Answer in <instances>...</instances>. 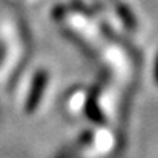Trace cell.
I'll return each instance as SVG.
<instances>
[{
  "label": "cell",
  "mask_w": 158,
  "mask_h": 158,
  "mask_svg": "<svg viewBox=\"0 0 158 158\" xmlns=\"http://www.w3.org/2000/svg\"><path fill=\"white\" fill-rule=\"evenodd\" d=\"M155 80L158 83V54H157V60H155Z\"/></svg>",
  "instance_id": "cell-3"
},
{
  "label": "cell",
  "mask_w": 158,
  "mask_h": 158,
  "mask_svg": "<svg viewBox=\"0 0 158 158\" xmlns=\"http://www.w3.org/2000/svg\"><path fill=\"white\" fill-rule=\"evenodd\" d=\"M117 12H118V15L123 19L124 25H126L129 29H135V28H137V23H135V17H134V14H132V12H131L123 3L117 5Z\"/></svg>",
  "instance_id": "cell-2"
},
{
  "label": "cell",
  "mask_w": 158,
  "mask_h": 158,
  "mask_svg": "<svg viewBox=\"0 0 158 158\" xmlns=\"http://www.w3.org/2000/svg\"><path fill=\"white\" fill-rule=\"evenodd\" d=\"M46 81H48V74H46L45 71H39L37 75L34 77L32 88H31V92H29V97H28V102H26L28 112L35 110V107H37L40 98H42V92H43V89H45Z\"/></svg>",
  "instance_id": "cell-1"
}]
</instances>
